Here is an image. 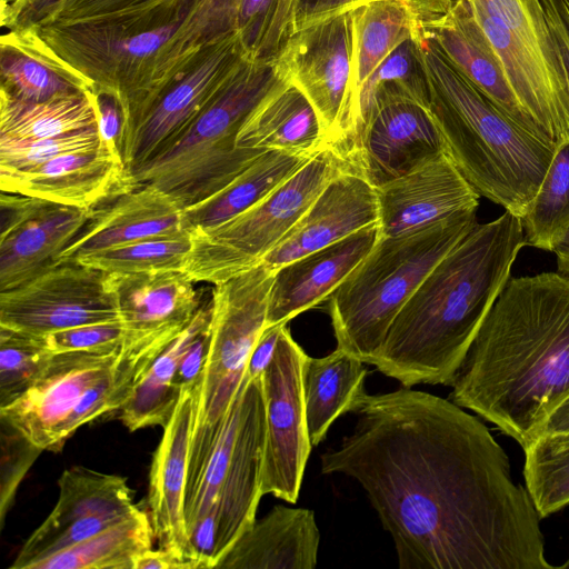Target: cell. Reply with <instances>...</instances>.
<instances>
[{
  "mask_svg": "<svg viewBox=\"0 0 569 569\" xmlns=\"http://www.w3.org/2000/svg\"><path fill=\"white\" fill-rule=\"evenodd\" d=\"M325 475L355 479L400 569H549L541 516L490 430L450 399L408 387L366 395Z\"/></svg>",
  "mask_w": 569,
  "mask_h": 569,
  "instance_id": "obj_1",
  "label": "cell"
},
{
  "mask_svg": "<svg viewBox=\"0 0 569 569\" xmlns=\"http://www.w3.org/2000/svg\"><path fill=\"white\" fill-rule=\"evenodd\" d=\"M450 387L452 402L531 443L569 396V276L510 277Z\"/></svg>",
  "mask_w": 569,
  "mask_h": 569,
  "instance_id": "obj_2",
  "label": "cell"
},
{
  "mask_svg": "<svg viewBox=\"0 0 569 569\" xmlns=\"http://www.w3.org/2000/svg\"><path fill=\"white\" fill-rule=\"evenodd\" d=\"M525 246L520 217L477 222L401 308L373 366L403 387L451 386Z\"/></svg>",
  "mask_w": 569,
  "mask_h": 569,
  "instance_id": "obj_3",
  "label": "cell"
},
{
  "mask_svg": "<svg viewBox=\"0 0 569 569\" xmlns=\"http://www.w3.org/2000/svg\"><path fill=\"white\" fill-rule=\"evenodd\" d=\"M237 1L158 0L120 14L37 29L93 90L118 98L122 156L163 84L203 46L234 32Z\"/></svg>",
  "mask_w": 569,
  "mask_h": 569,
  "instance_id": "obj_4",
  "label": "cell"
},
{
  "mask_svg": "<svg viewBox=\"0 0 569 569\" xmlns=\"http://www.w3.org/2000/svg\"><path fill=\"white\" fill-rule=\"evenodd\" d=\"M420 46L430 111L446 153L480 196L521 218L557 146L492 103L423 28Z\"/></svg>",
  "mask_w": 569,
  "mask_h": 569,
  "instance_id": "obj_5",
  "label": "cell"
},
{
  "mask_svg": "<svg viewBox=\"0 0 569 569\" xmlns=\"http://www.w3.org/2000/svg\"><path fill=\"white\" fill-rule=\"evenodd\" d=\"M477 210L391 237H379L329 297L337 348L373 365L401 308L431 269L477 223Z\"/></svg>",
  "mask_w": 569,
  "mask_h": 569,
  "instance_id": "obj_6",
  "label": "cell"
},
{
  "mask_svg": "<svg viewBox=\"0 0 569 569\" xmlns=\"http://www.w3.org/2000/svg\"><path fill=\"white\" fill-rule=\"evenodd\" d=\"M278 77L276 59L244 58L184 133L129 174L130 187L153 186L183 210L220 191L264 152L239 148L237 137Z\"/></svg>",
  "mask_w": 569,
  "mask_h": 569,
  "instance_id": "obj_7",
  "label": "cell"
},
{
  "mask_svg": "<svg viewBox=\"0 0 569 569\" xmlns=\"http://www.w3.org/2000/svg\"><path fill=\"white\" fill-rule=\"evenodd\" d=\"M273 276V270L259 263L212 289L209 350L194 388L188 482L199 477L267 326Z\"/></svg>",
  "mask_w": 569,
  "mask_h": 569,
  "instance_id": "obj_8",
  "label": "cell"
},
{
  "mask_svg": "<svg viewBox=\"0 0 569 569\" xmlns=\"http://www.w3.org/2000/svg\"><path fill=\"white\" fill-rule=\"evenodd\" d=\"M349 166L323 148L269 194L237 217L191 232L183 271L194 282L217 284L261 263L289 233L327 183Z\"/></svg>",
  "mask_w": 569,
  "mask_h": 569,
  "instance_id": "obj_9",
  "label": "cell"
},
{
  "mask_svg": "<svg viewBox=\"0 0 569 569\" xmlns=\"http://www.w3.org/2000/svg\"><path fill=\"white\" fill-rule=\"evenodd\" d=\"M244 58L239 38L232 32L203 46L163 84L122 153L128 177L184 133Z\"/></svg>",
  "mask_w": 569,
  "mask_h": 569,
  "instance_id": "obj_10",
  "label": "cell"
},
{
  "mask_svg": "<svg viewBox=\"0 0 569 569\" xmlns=\"http://www.w3.org/2000/svg\"><path fill=\"white\" fill-rule=\"evenodd\" d=\"M346 9L297 29L276 62L308 98L321 127L325 148L339 142L349 113L353 22Z\"/></svg>",
  "mask_w": 569,
  "mask_h": 569,
  "instance_id": "obj_11",
  "label": "cell"
},
{
  "mask_svg": "<svg viewBox=\"0 0 569 569\" xmlns=\"http://www.w3.org/2000/svg\"><path fill=\"white\" fill-rule=\"evenodd\" d=\"M113 321L121 319L109 274L76 260L0 292V327L32 336Z\"/></svg>",
  "mask_w": 569,
  "mask_h": 569,
  "instance_id": "obj_12",
  "label": "cell"
},
{
  "mask_svg": "<svg viewBox=\"0 0 569 569\" xmlns=\"http://www.w3.org/2000/svg\"><path fill=\"white\" fill-rule=\"evenodd\" d=\"M306 356L286 323L274 357L261 376L266 412L261 491L289 503L298 500L312 447L302 392Z\"/></svg>",
  "mask_w": 569,
  "mask_h": 569,
  "instance_id": "obj_13",
  "label": "cell"
},
{
  "mask_svg": "<svg viewBox=\"0 0 569 569\" xmlns=\"http://www.w3.org/2000/svg\"><path fill=\"white\" fill-rule=\"evenodd\" d=\"M121 346L53 353L30 388L0 408L7 420L42 450L58 452L71 437L70 420L87 393L114 369Z\"/></svg>",
  "mask_w": 569,
  "mask_h": 569,
  "instance_id": "obj_14",
  "label": "cell"
},
{
  "mask_svg": "<svg viewBox=\"0 0 569 569\" xmlns=\"http://www.w3.org/2000/svg\"><path fill=\"white\" fill-rule=\"evenodd\" d=\"M58 487L56 506L26 540L11 569H30L33 562L90 538L139 508L127 480L118 475L73 466L62 472Z\"/></svg>",
  "mask_w": 569,
  "mask_h": 569,
  "instance_id": "obj_15",
  "label": "cell"
},
{
  "mask_svg": "<svg viewBox=\"0 0 569 569\" xmlns=\"http://www.w3.org/2000/svg\"><path fill=\"white\" fill-rule=\"evenodd\" d=\"M91 211L1 191L0 292L30 281L59 262Z\"/></svg>",
  "mask_w": 569,
  "mask_h": 569,
  "instance_id": "obj_16",
  "label": "cell"
},
{
  "mask_svg": "<svg viewBox=\"0 0 569 569\" xmlns=\"http://www.w3.org/2000/svg\"><path fill=\"white\" fill-rule=\"evenodd\" d=\"M442 153L445 143L430 108L396 98L375 107L346 163L379 187Z\"/></svg>",
  "mask_w": 569,
  "mask_h": 569,
  "instance_id": "obj_17",
  "label": "cell"
},
{
  "mask_svg": "<svg viewBox=\"0 0 569 569\" xmlns=\"http://www.w3.org/2000/svg\"><path fill=\"white\" fill-rule=\"evenodd\" d=\"M108 274L124 329L123 349L166 348L203 302L181 270Z\"/></svg>",
  "mask_w": 569,
  "mask_h": 569,
  "instance_id": "obj_18",
  "label": "cell"
},
{
  "mask_svg": "<svg viewBox=\"0 0 569 569\" xmlns=\"http://www.w3.org/2000/svg\"><path fill=\"white\" fill-rule=\"evenodd\" d=\"M196 388V387H194ZM194 388L181 390L174 410L162 427L153 452L147 508L158 548L202 569L190 542L184 518L189 450L194 426Z\"/></svg>",
  "mask_w": 569,
  "mask_h": 569,
  "instance_id": "obj_19",
  "label": "cell"
},
{
  "mask_svg": "<svg viewBox=\"0 0 569 569\" xmlns=\"http://www.w3.org/2000/svg\"><path fill=\"white\" fill-rule=\"evenodd\" d=\"M376 191L379 237L413 231L478 210L480 198L447 153L376 187Z\"/></svg>",
  "mask_w": 569,
  "mask_h": 569,
  "instance_id": "obj_20",
  "label": "cell"
},
{
  "mask_svg": "<svg viewBox=\"0 0 569 569\" xmlns=\"http://www.w3.org/2000/svg\"><path fill=\"white\" fill-rule=\"evenodd\" d=\"M266 412L261 377L241 383V417L218 497L216 568L238 538L253 523L261 491Z\"/></svg>",
  "mask_w": 569,
  "mask_h": 569,
  "instance_id": "obj_21",
  "label": "cell"
},
{
  "mask_svg": "<svg viewBox=\"0 0 569 569\" xmlns=\"http://www.w3.org/2000/svg\"><path fill=\"white\" fill-rule=\"evenodd\" d=\"M0 189L91 210L131 187L122 159L101 146L28 169L0 170Z\"/></svg>",
  "mask_w": 569,
  "mask_h": 569,
  "instance_id": "obj_22",
  "label": "cell"
},
{
  "mask_svg": "<svg viewBox=\"0 0 569 569\" xmlns=\"http://www.w3.org/2000/svg\"><path fill=\"white\" fill-rule=\"evenodd\" d=\"M376 187L347 168L335 176L297 224L262 259L271 270L378 223Z\"/></svg>",
  "mask_w": 569,
  "mask_h": 569,
  "instance_id": "obj_23",
  "label": "cell"
},
{
  "mask_svg": "<svg viewBox=\"0 0 569 569\" xmlns=\"http://www.w3.org/2000/svg\"><path fill=\"white\" fill-rule=\"evenodd\" d=\"M378 239V223L371 224L274 270L266 327L287 323L329 299Z\"/></svg>",
  "mask_w": 569,
  "mask_h": 569,
  "instance_id": "obj_24",
  "label": "cell"
},
{
  "mask_svg": "<svg viewBox=\"0 0 569 569\" xmlns=\"http://www.w3.org/2000/svg\"><path fill=\"white\" fill-rule=\"evenodd\" d=\"M181 230H187L183 209L169 194L153 186L134 187L94 207L60 260Z\"/></svg>",
  "mask_w": 569,
  "mask_h": 569,
  "instance_id": "obj_25",
  "label": "cell"
},
{
  "mask_svg": "<svg viewBox=\"0 0 569 569\" xmlns=\"http://www.w3.org/2000/svg\"><path fill=\"white\" fill-rule=\"evenodd\" d=\"M421 28L430 33L445 56L492 103L515 121L547 140L518 100L500 59L466 0H456L447 14Z\"/></svg>",
  "mask_w": 569,
  "mask_h": 569,
  "instance_id": "obj_26",
  "label": "cell"
},
{
  "mask_svg": "<svg viewBox=\"0 0 569 569\" xmlns=\"http://www.w3.org/2000/svg\"><path fill=\"white\" fill-rule=\"evenodd\" d=\"M93 83L43 40L37 27L12 29L0 38V93L24 102L87 93Z\"/></svg>",
  "mask_w": 569,
  "mask_h": 569,
  "instance_id": "obj_27",
  "label": "cell"
},
{
  "mask_svg": "<svg viewBox=\"0 0 569 569\" xmlns=\"http://www.w3.org/2000/svg\"><path fill=\"white\" fill-rule=\"evenodd\" d=\"M319 542L312 510L278 505L253 521L217 568L313 569Z\"/></svg>",
  "mask_w": 569,
  "mask_h": 569,
  "instance_id": "obj_28",
  "label": "cell"
},
{
  "mask_svg": "<svg viewBox=\"0 0 569 569\" xmlns=\"http://www.w3.org/2000/svg\"><path fill=\"white\" fill-rule=\"evenodd\" d=\"M237 146L308 156H315L325 148L315 108L280 70L269 92L241 126Z\"/></svg>",
  "mask_w": 569,
  "mask_h": 569,
  "instance_id": "obj_29",
  "label": "cell"
},
{
  "mask_svg": "<svg viewBox=\"0 0 569 569\" xmlns=\"http://www.w3.org/2000/svg\"><path fill=\"white\" fill-rule=\"evenodd\" d=\"M421 31L405 39L378 66L357 93L343 133L332 149L343 161L351 153L369 116L388 99H409L430 108L429 83L421 54Z\"/></svg>",
  "mask_w": 569,
  "mask_h": 569,
  "instance_id": "obj_30",
  "label": "cell"
},
{
  "mask_svg": "<svg viewBox=\"0 0 569 569\" xmlns=\"http://www.w3.org/2000/svg\"><path fill=\"white\" fill-rule=\"evenodd\" d=\"M363 363L338 348L322 358L305 357L302 392L312 447L326 438L329 428L340 416L352 412L367 395V369Z\"/></svg>",
  "mask_w": 569,
  "mask_h": 569,
  "instance_id": "obj_31",
  "label": "cell"
},
{
  "mask_svg": "<svg viewBox=\"0 0 569 569\" xmlns=\"http://www.w3.org/2000/svg\"><path fill=\"white\" fill-rule=\"evenodd\" d=\"M312 157L282 150L264 151L220 191L184 209V228L190 232L204 230L237 217L269 194Z\"/></svg>",
  "mask_w": 569,
  "mask_h": 569,
  "instance_id": "obj_32",
  "label": "cell"
},
{
  "mask_svg": "<svg viewBox=\"0 0 569 569\" xmlns=\"http://www.w3.org/2000/svg\"><path fill=\"white\" fill-rule=\"evenodd\" d=\"M211 311L210 297L203 300L188 326L150 363L119 410L121 421L130 431L167 423L179 399L172 387L179 361L194 338L209 326Z\"/></svg>",
  "mask_w": 569,
  "mask_h": 569,
  "instance_id": "obj_33",
  "label": "cell"
},
{
  "mask_svg": "<svg viewBox=\"0 0 569 569\" xmlns=\"http://www.w3.org/2000/svg\"><path fill=\"white\" fill-rule=\"evenodd\" d=\"M352 22L350 107L366 80L393 49L408 37L421 31L420 22L403 0L362 1L352 9Z\"/></svg>",
  "mask_w": 569,
  "mask_h": 569,
  "instance_id": "obj_34",
  "label": "cell"
},
{
  "mask_svg": "<svg viewBox=\"0 0 569 569\" xmlns=\"http://www.w3.org/2000/svg\"><path fill=\"white\" fill-rule=\"evenodd\" d=\"M153 539L149 515L138 508L90 538L33 562L30 569H136Z\"/></svg>",
  "mask_w": 569,
  "mask_h": 569,
  "instance_id": "obj_35",
  "label": "cell"
},
{
  "mask_svg": "<svg viewBox=\"0 0 569 569\" xmlns=\"http://www.w3.org/2000/svg\"><path fill=\"white\" fill-rule=\"evenodd\" d=\"M98 127L92 91L24 102L0 93V136L36 140Z\"/></svg>",
  "mask_w": 569,
  "mask_h": 569,
  "instance_id": "obj_36",
  "label": "cell"
},
{
  "mask_svg": "<svg viewBox=\"0 0 569 569\" xmlns=\"http://www.w3.org/2000/svg\"><path fill=\"white\" fill-rule=\"evenodd\" d=\"M521 222L526 246L545 251L553 252L569 231V140L557 144Z\"/></svg>",
  "mask_w": 569,
  "mask_h": 569,
  "instance_id": "obj_37",
  "label": "cell"
},
{
  "mask_svg": "<svg viewBox=\"0 0 569 569\" xmlns=\"http://www.w3.org/2000/svg\"><path fill=\"white\" fill-rule=\"evenodd\" d=\"M191 248V232L181 230L112 247L76 261L117 274L183 271Z\"/></svg>",
  "mask_w": 569,
  "mask_h": 569,
  "instance_id": "obj_38",
  "label": "cell"
},
{
  "mask_svg": "<svg viewBox=\"0 0 569 569\" xmlns=\"http://www.w3.org/2000/svg\"><path fill=\"white\" fill-rule=\"evenodd\" d=\"M298 0H238L234 32L244 57L274 60L295 32Z\"/></svg>",
  "mask_w": 569,
  "mask_h": 569,
  "instance_id": "obj_39",
  "label": "cell"
},
{
  "mask_svg": "<svg viewBox=\"0 0 569 569\" xmlns=\"http://www.w3.org/2000/svg\"><path fill=\"white\" fill-rule=\"evenodd\" d=\"M525 451L526 487L541 518L569 505V432L541 436Z\"/></svg>",
  "mask_w": 569,
  "mask_h": 569,
  "instance_id": "obj_40",
  "label": "cell"
},
{
  "mask_svg": "<svg viewBox=\"0 0 569 569\" xmlns=\"http://www.w3.org/2000/svg\"><path fill=\"white\" fill-rule=\"evenodd\" d=\"M52 355L38 336L0 327V408L30 388Z\"/></svg>",
  "mask_w": 569,
  "mask_h": 569,
  "instance_id": "obj_41",
  "label": "cell"
},
{
  "mask_svg": "<svg viewBox=\"0 0 569 569\" xmlns=\"http://www.w3.org/2000/svg\"><path fill=\"white\" fill-rule=\"evenodd\" d=\"M101 146L104 144L98 127L36 140L0 136V170L28 169L66 153L93 150Z\"/></svg>",
  "mask_w": 569,
  "mask_h": 569,
  "instance_id": "obj_42",
  "label": "cell"
},
{
  "mask_svg": "<svg viewBox=\"0 0 569 569\" xmlns=\"http://www.w3.org/2000/svg\"><path fill=\"white\" fill-rule=\"evenodd\" d=\"M0 525L2 528L20 482L43 450L2 418H0Z\"/></svg>",
  "mask_w": 569,
  "mask_h": 569,
  "instance_id": "obj_43",
  "label": "cell"
},
{
  "mask_svg": "<svg viewBox=\"0 0 569 569\" xmlns=\"http://www.w3.org/2000/svg\"><path fill=\"white\" fill-rule=\"evenodd\" d=\"M52 353L117 348L122 345L121 321L83 325L38 336Z\"/></svg>",
  "mask_w": 569,
  "mask_h": 569,
  "instance_id": "obj_44",
  "label": "cell"
},
{
  "mask_svg": "<svg viewBox=\"0 0 569 569\" xmlns=\"http://www.w3.org/2000/svg\"><path fill=\"white\" fill-rule=\"evenodd\" d=\"M158 0H66L47 23H68L120 14ZM41 26V24H40Z\"/></svg>",
  "mask_w": 569,
  "mask_h": 569,
  "instance_id": "obj_45",
  "label": "cell"
},
{
  "mask_svg": "<svg viewBox=\"0 0 569 569\" xmlns=\"http://www.w3.org/2000/svg\"><path fill=\"white\" fill-rule=\"evenodd\" d=\"M97 126L101 140L112 153L121 156L123 112L118 98L110 92L93 90Z\"/></svg>",
  "mask_w": 569,
  "mask_h": 569,
  "instance_id": "obj_46",
  "label": "cell"
},
{
  "mask_svg": "<svg viewBox=\"0 0 569 569\" xmlns=\"http://www.w3.org/2000/svg\"><path fill=\"white\" fill-rule=\"evenodd\" d=\"M66 0H16L0 10V24L3 28L23 29L46 23Z\"/></svg>",
  "mask_w": 569,
  "mask_h": 569,
  "instance_id": "obj_47",
  "label": "cell"
},
{
  "mask_svg": "<svg viewBox=\"0 0 569 569\" xmlns=\"http://www.w3.org/2000/svg\"><path fill=\"white\" fill-rule=\"evenodd\" d=\"M552 47L569 90V0H541Z\"/></svg>",
  "mask_w": 569,
  "mask_h": 569,
  "instance_id": "obj_48",
  "label": "cell"
},
{
  "mask_svg": "<svg viewBox=\"0 0 569 569\" xmlns=\"http://www.w3.org/2000/svg\"><path fill=\"white\" fill-rule=\"evenodd\" d=\"M210 342V323L191 342L179 361L172 387L180 396L181 390L194 388L204 368Z\"/></svg>",
  "mask_w": 569,
  "mask_h": 569,
  "instance_id": "obj_49",
  "label": "cell"
},
{
  "mask_svg": "<svg viewBox=\"0 0 569 569\" xmlns=\"http://www.w3.org/2000/svg\"><path fill=\"white\" fill-rule=\"evenodd\" d=\"M283 325L286 323L268 326L262 331L251 351L247 365L246 373L250 379L260 378L271 363Z\"/></svg>",
  "mask_w": 569,
  "mask_h": 569,
  "instance_id": "obj_50",
  "label": "cell"
},
{
  "mask_svg": "<svg viewBox=\"0 0 569 569\" xmlns=\"http://www.w3.org/2000/svg\"><path fill=\"white\" fill-rule=\"evenodd\" d=\"M366 0H298L295 31Z\"/></svg>",
  "mask_w": 569,
  "mask_h": 569,
  "instance_id": "obj_51",
  "label": "cell"
},
{
  "mask_svg": "<svg viewBox=\"0 0 569 569\" xmlns=\"http://www.w3.org/2000/svg\"><path fill=\"white\" fill-rule=\"evenodd\" d=\"M136 569H196L192 562L182 560L162 549L152 548L139 557Z\"/></svg>",
  "mask_w": 569,
  "mask_h": 569,
  "instance_id": "obj_52",
  "label": "cell"
},
{
  "mask_svg": "<svg viewBox=\"0 0 569 569\" xmlns=\"http://www.w3.org/2000/svg\"><path fill=\"white\" fill-rule=\"evenodd\" d=\"M409 4L421 26L430 24L453 7L456 0H403Z\"/></svg>",
  "mask_w": 569,
  "mask_h": 569,
  "instance_id": "obj_53",
  "label": "cell"
},
{
  "mask_svg": "<svg viewBox=\"0 0 569 569\" xmlns=\"http://www.w3.org/2000/svg\"><path fill=\"white\" fill-rule=\"evenodd\" d=\"M567 432H569V396L551 412L538 437Z\"/></svg>",
  "mask_w": 569,
  "mask_h": 569,
  "instance_id": "obj_54",
  "label": "cell"
},
{
  "mask_svg": "<svg viewBox=\"0 0 569 569\" xmlns=\"http://www.w3.org/2000/svg\"><path fill=\"white\" fill-rule=\"evenodd\" d=\"M553 252L556 253L557 271L569 276V231L557 244Z\"/></svg>",
  "mask_w": 569,
  "mask_h": 569,
  "instance_id": "obj_55",
  "label": "cell"
},
{
  "mask_svg": "<svg viewBox=\"0 0 569 569\" xmlns=\"http://www.w3.org/2000/svg\"><path fill=\"white\" fill-rule=\"evenodd\" d=\"M16 0H0V10L7 8L12 4Z\"/></svg>",
  "mask_w": 569,
  "mask_h": 569,
  "instance_id": "obj_56",
  "label": "cell"
},
{
  "mask_svg": "<svg viewBox=\"0 0 569 569\" xmlns=\"http://www.w3.org/2000/svg\"><path fill=\"white\" fill-rule=\"evenodd\" d=\"M560 568H569V557L568 559L566 560V562L563 565L560 566Z\"/></svg>",
  "mask_w": 569,
  "mask_h": 569,
  "instance_id": "obj_57",
  "label": "cell"
}]
</instances>
